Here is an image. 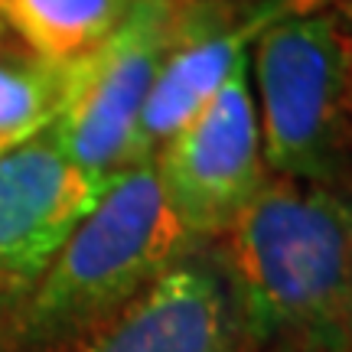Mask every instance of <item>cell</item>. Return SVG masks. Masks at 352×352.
Returning <instances> with one entry per match:
<instances>
[{"instance_id":"5","label":"cell","mask_w":352,"mask_h":352,"mask_svg":"<svg viewBox=\"0 0 352 352\" xmlns=\"http://www.w3.org/2000/svg\"><path fill=\"white\" fill-rule=\"evenodd\" d=\"M153 170L179 226L196 245L215 241L267 179L252 56L222 82L215 98L153 153Z\"/></svg>"},{"instance_id":"13","label":"cell","mask_w":352,"mask_h":352,"mask_svg":"<svg viewBox=\"0 0 352 352\" xmlns=\"http://www.w3.org/2000/svg\"><path fill=\"white\" fill-rule=\"evenodd\" d=\"M310 3H316V7H323V3H340V0H310Z\"/></svg>"},{"instance_id":"4","label":"cell","mask_w":352,"mask_h":352,"mask_svg":"<svg viewBox=\"0 0 352 352\" xmlns=\"http://www.w3.org/2000/svg\"><path fill=\"white\" fill-rule=\"evenodd\" d=\"M186 0H134L111 36L65 65L63 98L46 138L91 173L118 176L144 164L140 114L153 78L173 46Z\"/></svg>"},{"instance_id":"3","label":"cell","mask_w":352,"mask_h":352,"mask_svg":"<svg viewBox=\"0 0 352 352\" xmlns=\"http://www.w3.org/2000/svg\"><path fill=\"white\" fill-rule=\"evenodd\" d=\"M252 91L267 173L352 196V13L323 3L271 23Z\"/></svg>"},{"instance_id":"11","label":"cell","mask_w":352,"mask_h":352,"mask_svg":"<svg viewBox=\"0 0 352 352\" xmlns=\"http://www.w3.org/2000/svg\"><path fill=\"white\" fill-rule=\"evenodd\" d=\"M39 131H46V127H26V131H13V134H0V157L7 151H13L16 144H23V140H30L33 134H39Z\"/></svg>"},{"instance_id":"2","label":"cell","mask_w":352,"mask_h":352,"mask_svg":"<svg viewBox=\"0 0 352 352\" xmlns=\"http://www.w3.org/2000/svg\"><path fill=\"white\" fill-rule=\"evenodd\" d=\"M192 248L196 241L166 206L153 164L131 166L114 176L26 294L16 340L26 352L76 346L131 307Z\"/></svg>"},{"instance_id":"14","label":"cell","mask_w":352,"mask_h":352,"mask_svg":"<svg viewBox=\"0 0 352 352\" xmlns=\"http://www.w3.org/2000/svg\"><path fill=\"white\" fill-rule=\"evenodd\" d=\"M349 352H352V349H349Z\"/></svg>"},{"instance_id":"8","label":"cell","mask_w":352,"mask_h":352,"mask_svg":"<svg viewBox=\"0 0 352 352\" xmlns=\"http://www.w3.org/2000/svg\"><path fill=\"white\" fill-rule=\"evenodd\" d=\"M232 303L209 258L186 254L72 352H239Z\"/></svg>"},{"instance_id":"7","label":"cell","mask_w":352,"mask_h":352,"mask_svg":"<svg viewBox=\"0 0 352 352\" xmlns=\"http://www.w3.org/2000/svg\"><path fill=\"white\" fill-rule=\"evenodd\" d=\"M310 0H258L248 10L228 0H186L179 30L160 72L153 78L138 127L140 160L173 138L215 98L232 69L248 56V46L271 23L297 10H310Z\"/></svg>"},{"instance_id":"10","label":"cell","mask_w":352,"mask_h":352,"mask_svg":"<svg viewBox=\"0 0 352 352\" xmlns=\"http://www.w3.org/2000/svg\"><path fill=\"white\" fill-rule=\"evenodd\" d=\"M65 69L26 52L0 26V134L46 127L63 98Z\"/></svg>"},{"instance_id":"9","label":"cell","mask_w":352,"mask_h":352,"mask_svg":"<svg viewBox=\"0 0 352 352\" xmlns=\"http://www.w3.org/2000/svg\"><path fill=\"white\" fill-rule=\"evenodd\" d=\"M134 0H0V26L50 65H72L111 36Z\"/></svg>"},{"instance_id":"12","label":"cell","mask_w":352,"mask_h":352,"mask_svg":"<svg viewBox=\"0 0 352 352\" xmlns=\"http://www.w3.org/2000/svg\"><path fill=\"white\" fill-rule=\"evenodd\" d=\"M239 352H297V349H284V346H239Z\"/></svg>"},{"instance_id":"1","label":"cell","mask_w":352,"mask_h":352,"mask_svg":"<svg viewBox=\"0 0 352 352\" xmlns=\"http://www.w3.org/2000/svg\"><path fill=\"white\" fill-rule=\"evenodd\" d=\"M209 245L241 346L352 349V196L271 173Z\"/></svg>"},{"instance_id":"6","label":"cell","mask_w":352,"mask_h":352,"mask_svg":"<svg viewBox=\"0 0 352 352\" xmlns=\"http://www.w3.org/2000/svg\"><path fill=\"white\" fill-rule=\"evenodd\" d=\"M111 179L72 164L46 131L0 157V300L36 287Z\"/></svg>"}]
</instances>
